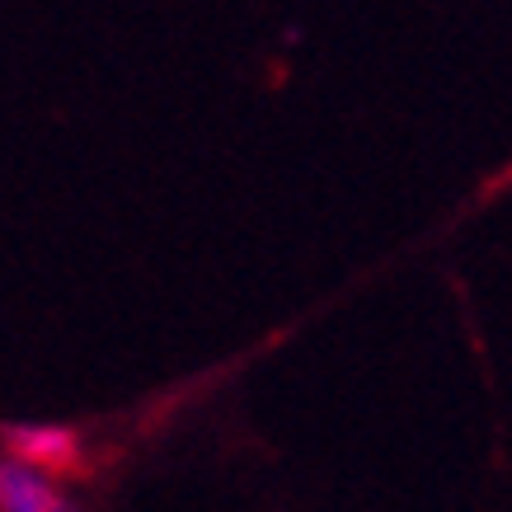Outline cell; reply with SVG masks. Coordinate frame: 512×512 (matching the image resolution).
<instances>
[{"mask_svg":"<svg viewBox=\"0 0 512 512\" xmlns=\"http://www.w3.org/2000/svg\"><path fill=\"white\" fill-rule=\"evenodd\" d=\"M0 512H76L62 480L15 456H0Z\"/></svg>","mask_w":512,"mask_h":512,"instance_id":"7a4b0ae2","label":"cell"},{"mask_svg":"<svg viewBox=\"0 0 512 512\" xmlns=\"http://www.w3.org/2000/svg\"><path fill=\"white\" fill-rule=\"evenodd\" d=\"M5 456H15L24 466H38L62 480L66 470L80 466L85 442H80V433L66 428V423H10V428H5Z\"/></svg>","mask_w":512,"mask_h":512,"instance_id":"6da1fadb","label":"cell"}]
</instances>
